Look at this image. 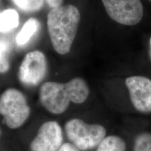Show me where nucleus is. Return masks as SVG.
<instances>
[{
  "label": "nucleus",
  "instance_id": "obj_13",
  "mask_svg": "<svg viewBox=\"0 0 151 151\" xmlns=\"http://www.w3.org/2000/svg\"><path fill=\"white\" fill-rule=\"evenodd\" d=\"M133 151H151V133L139 134L135 137Z\"/></svg>",
  "mask_w": 151,
  "mask_h": 151
},
{
  "label": "nucleus",
  "instance_id": "obj_5",
  "mask_svg": "<svg viewBox=\"0 0 151 151\" xmlns=\"http://www.w3.org/2000/svg\"><path fill=\"white\" fill-rule=\"evenodd\" d=\"M105 10L113 20L127 26L135 25L143 16L140 0H101Z\"/></svg>",
  "mask_w": 151,
  "mask_h": 151
},
{
  "label": "nucleus",
  "instance_id": "obj_11",
  "mask_svg": "<svg viewBox=\"0 0 151 151\" xmlns=\"http://www.w3.org/2000/svg\"><path fill=\"white\" fill-rule=\"evenodd\" d=\"M96 151H126V143L122 138L111 135L106 137Z\"/></svg>",
  "mask_w": 151,
  "mask_h": 151
},
{
  "label": "nucleus",
  "instance_id": "obj_19",
  "mask_svg": "<svg viewBox=\"0 0 151 151\" xmlns=\"http://www.w3.org/2000/svg\"><path fill=\"white\" fill-rule=\"evenodd\" d=\"M149 1H150V2H151V0H149Z\"/></svg>",
  "mask_w": 151,
  "mask_h": 151
},
{
  "label": "nucleus",
  "instance_id": "obj_16",
  "mask_svg": "<svg viewBox=\"0 0 151 151\" xmlns=\"http://www.w3.org/2000/svg\"><path fill=\"white\" fill-rule=\"evenodd\" d=\"M45 1L48 5V6L51 9H55L62 6L63 0H45Z\"/></svg>",
  "mask_w": 151,
  "mask_h": 151
},
{
  "label": "nucleus",
  "instance_id": "obj_9",
  "mask_svg": "<svg viewBox=\"0 0 151 151\" xmlns=\"http://www.w3.org/2000/svg\"><path fill=\"white\" fill-rule=\"evenodd\" d=\"M19 24V15L14 9H7L0 13V33H7Z\"/></svg>",
  "mask_w": 151,
  "mask_h": 151
},
{
  "label": "nucleus",
  "instance_id": "obj_8",
  "mask_svg": "<svg viewBox=\"0 0 151 151\" xmlns=\"http://www.w3.org/2000/svg\"><path fill=\"white\" fill-rule=\"evenodd\" d=\"M62 128L55 121L44 122L30 143L31 151H58L62 146Z\"/></svg>",
  "mask_w": 151,
  "mask_h": 151
},
{
  "label": "nucleus",
  "instance_id": "obj_7",
  "mask_svg": "<svg viewBox=\"0 0 151 151\" xmlns=\"http://www.w3.org/2000/svg\"><path fill=\"white\" fill-rule=\"evenodd\" d=\"M132 105L139 112L151 113V80L141 76H130L125 80Z\"/></svg>",
  "mask_w": 151,
  "mask_h": 151
},
{
  "label": "nucleus",
  "instance_id": "obj_17",
  "mask_svg": "<svg viewBox=\"0 0 151 151\" xmlns=\"http://www.w3.org/2000/svg\"><path fill=\"white\" fill-rule=\"evenodd\" d=\"M150 57L151 58V37L150 39Z\"/></svg>",
  "mask_w": 151,
  "mask_h": 151
},
{
  "label": "nucleus",
  "instance_id": "obj_14",
  "mask_svg": "<svg viewBox=\"0 0 151 151\" xmlns=\"http://www.w3.org/2000/svg\"><path fill=\"white\" fill-rule=\"evenodd\" d=\"M8 43L0 39V73H6L10 67Z\"/></svg>",
  "mask_w": 151,
  "mask_h": 151
},
{
  "label": "nucleus",
  "instance_id": "obj_12",
  "mask_svg": "<svg viewBox=\"0 0 151 151\" xmlns=\"http://www.w3.org/2000/svg\"><path fill=\"white\" fill-rule=\"evenodd\" d=\"M18 8L23 12L35 13L40 11L45 0H11Z\"/></svg>",
  "mask_w": 151,
  "mask_h": 151
},
{
  "label": "nucleus",
  "instance_id": "obj_1",
  "mask_svg": "<svg viewBox=\"0 0 151 151\" xmlns=\"http://www.w3.org/2000/svg\"><path fill=\"white\" fill-rule=\"evenodd\" d=\"M89 93L86 81L74 78L65 83L52 81L44 83L39 90V99L48 112L58 115L67 110L70 102L83 103Z\"/></svg>",
  "mask_w": 151,
  "mask_h": 151
},
{
  "label": "nucleus",
  "instance_id": "obj_6",
  "mask_svg": "<svg viewBox=\"0 0 151 151\" xmlns=\"http://www.w3.org/2000/svg\"><path fill=\"white\" fill-rule=\"evenodd\" d=\"M47 70L48 62L44 53L39 50L29 52L19 67V81L25 86H36L44 79Z\"/></svg>",
  "mask_w": 151,
  "mask_h": 151
},
{
  "label": "nucleus",
  "instance_id": "obj_18",
  "mask_svg": "<svg viewBox=\"0 0 151 151\" xmlns=\"http://www.w3.org/2000/svg\"><path fill=\"white\" fill-rule=\"evenodd\" d=\"M1 129H0V135H1Z\"/></svg>",
  "mask_w": 151,
  "mask_h": 151
},
{
  "label": "nucleus",
  "instance_id": "obj_4",
  "mask_svg": "<svg viewBox=\"0 0 151 151\" xmlns=\"http://www.w3.org/2000/svg\"><path fill=\"white\" fill-rule=\"evenodd\" d=\"M30 112L27 99L18 90L9 88L0 95V115L10 129L21 127L29 117Z\"/></svg>",
  "mask_w": 151,
  "mask_h": 151
},
{
  "label": "nucleus",
  "instance_id": "obj_15",
  "mask_svg": "<svg viewBox=\"0 0 151 151\" xmlns=\"http://www.w3.org/2000/svg\"><path fill=\"white\" fill-rule=\"evenodd\" d=\"M58 151H81L73 144L69 143H65L62 144L60 148Z\"/></svg>",
  "mask_w": 151,
  "mask_h": 151
},
{
  "label": "nucleus",
  "instance_id": "obj_2",
  "mask_svg": "<svg viewBox=\"0 0 151 151\" xmlns=\"http://www.w3.org/2000/svg\"><path fill=\"white\" fill-rule=\"evenodd\" d=\"M81 14L73 5L52 9L47 16V27L54 50L60 55L70 51L76 35Z\"/></svg>",
  "mask_w": 151,
  "mask_h": 151
},
{
  "label": "nucleus",
  "instance_id": "obj_10",
  "mask_svg": "<svg viewBox=\"0 0 151 151\" xmlns=\"http://www.w3.org/2000/svg\"><path fill=\"white\" fill-rule=\"evenodd\" d=\"M39 21L35 18H29L24 22L21 30L16 36V43L18 46H23L30 40L39 28Z\"/></svg>",
  "mask_w": 151,
  "mask_h": 151
},
{
  "label": "nucleus",
  "instance_id": "obj_3",
  "mask_svg": "<svg viewBox=\"0 0 151 151\" xmlns=\"http://www.w3.org/2000/svg\"><path fill=\"white\" fill-rule=\"evenodd\" d=\"M65 129L71 144L80 150H88L97 147L106 135V130L102 125L87 124L78 118L67 121Z\"/></svg>",
  "mask_w": 151,
  "mask_h": 151
}]
</instances>
